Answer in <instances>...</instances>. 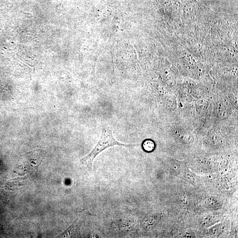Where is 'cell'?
I'll return each mask as SVG.
<instances>
[{
	"label": "cell",
	"instance_id": "cell-1",
	"mask_svg": "<svg viewBox=\"0 0 238 238\" xmlns=\"http://www.w3.org/2000/svg\"><path fill=\"white\" fill-rule=\"evenodd\" d=\"M114 146H123L130 148L135 146V144H122L116 140L114 138L111 129L108 127H104L102 129L100 139L92 151L86 156L80 160V162L90 171H92V164L95 158L101 152L108 147Z\"/></svg>",
	"mask_w": 238,
	"mask_h": 238
},
{
	"label": "cell",
	"instance_id": "cell-2",
	"mask_svg": "<svg viewBox=\"0 0 238 238\" xmlns=\"http://www.w3.org/2000/svg\"><path fill=\"white\" fill-rule=\"evenodd\" d=\"M143 148L146 152H150L153 151L155 148V144L153 141L150 140H146L143 144Z\"/></svg>",
	"mask_w": 238,
	"mask_h": 238
}]
</instances>
